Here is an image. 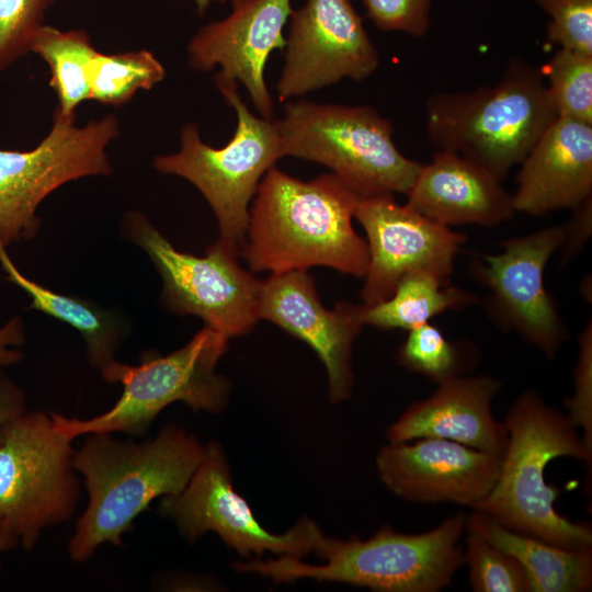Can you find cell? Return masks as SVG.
I'll list each match as a JSON object with an SVG mask.
<instances>
[{"mask_svg":"<svg viewBox=\"0 0 592 592\" xmlns=\"http://www.w3.org/2000/svg\"><path fill=\"white\" fill-rule=\"evenodd\" d=\"M565 237V223L549 226L508 239L501 242L502 252L471 264L475 280L489 289L485 307L490 318L548 357H554L569 337L544 284L546 264L560 250Z\"/></svg>","mask_w":592,"mask_h":592,"instance_id":"7c38bea8","label":"cell"},{"mask_svg":"<svg viewBox=\"0 0 592 592\" xmlns=\"http://www.w3.org/2000/svg\"><path fill=\"white\" fill-rule=\"evenodd\" d=\"M466 523L467 514L459 512L420 534L399 533L385 525L366 540L355 536L348 540L325 536L315 550L325 560L322 565L282 556L236 562L234 568L275 582L309 578L382 592H439L451 585L464 563L460 539Z\"/></svg>","mask_w":592,"mask_h":592,"instance_id":"277c9868","label":"cell"},{"mask_svg":"<svg viewBox=\"0 0 592 592\" xmlns=\"http://www.w3.org/2000/svg\"><path fill=\"white\" fill-rule=\"evenodd\" d=\"M466 530L514 557L526 573L530 592H587L592 587V546L571 549L509 530L474 511Z\"/></svg>","mask_w":592,"mask_h":592,"instance_id":"7402d4cb","label":"cell"},{"mask_svg":"<svg viewBox=\"0 0 592 592\" xmlns=\"http://www.w3.org/2000/svg\"><path fill=\"white\" fill-rule=\"evenodd\" d=\"M378 65V50L351 0H307L291 14L277 95L288 101L344 78L361 81Z\"/></svg>","mask_w":592,"mask_h":592,"instance_id":"9a60e30c","label":"cell"},{"mask_svg":"<svg viewBox=\"0 0 592 592\" xmlns=\"http://www.w3.org/2000/svg\"><path fill=\"white\" fill-rule=\"evenodd\" d=\"M579 352L573 371L574 394L565 401L570 422L582 430L585 445L592 449V322L578 339Z\"/></svg>","mask_w":592,"mask_h":592,"instance_id":"1f68e13d","label":"cell"},{"mask_svg":"<svg viewBox=\"0 0 592 592\" xmlns=\"http://www.w3.org/2000/svg\"><path fill=\"white\" fill-rule=\"evenodd\" d=\"M25 341L23 319L15 316L0 327V367L12 366L24 357L20 346Z\"/></svg>","mask_w":592,"mask_h":592,"instance_id":"e575fe53","label":"cell"},{"mask_svg":"<svg viewBox=\"0 0 592 592\" xmlns=\"http://www.w3.org/2000/svg\"><path fill=\"white\" fill-rule=\"evenodd\" d=\"M119 132L114 114L78 125L54 112L48 133L34 148L0 149V242L7 247L34 238L38 206L61 185L112 174L107 148Z\"/></svg>","mask_w":592,"mask_h":592,"instance_id":"8fae6325","label":"cell"},{"mask_svg":"<svg viewBox=\"0 0 592 592\" xmlns=\"http://www.w3.org/2000/svg\"><path fill=\"white\" fill-rule=\"evenodd\" d=\"M354 218L361 224L368 249L361 299L378 304L394 293L411 272H428L449 284L454 261L466 241L463 232L436 223L392 194L358 197Z\"/></svg>","mask_w":592,"mask_h":592,"instance_id":"5bb4252c","label":"cell"},{"mask_svg":"<svg viewBox=\"0 0 592 592\" xmlns=\"http://www.w3.org/2000/svg\"><path fill=\"white\" fill-rule=\"evenodd\" d=\"M159 512L173 520L187 540L213 531L242 557L269 550L300 559L314 553L325 538L308 519L283 535L264 530L234 490L226 458L215 442L204 446L202 460L185 488L161 498Z\"/></svg>","mask_w":592,"mask_h":592,"instance_id":"4fadbf2b","label":"cell"},{"mask_svg":"<svg viewBox=\"0 0 592 592\" xmlns=\"http://www.w3.org/2000/svg\"><path fill=\"white\" fill-rule=\"evenodd\" d=\"M204 446L174 424L144 442L90 433L73 453L84 479L88 505L68 543L75 562H86L104 544L123 545V535L150 502L181 492L198 467Z\"/></svg>","mask_w":592,"mask_h":592,"instance_id":"7a4b0ae2","label":"cell"},{"mask_svg":"<svg viewBox=\"0 0 592 592\" xmlns=\"http://www.w3.org/2000/svg\"><path fill=\"white\" fill-rule=\"evenodd\" d=\"M364 305L341 301L330 310L307 271L271 274L261 282L258 314L307 343L323 363L332 402L346 400L353 387L352 349L363 327Z\"/></svg>","mask_w":592,"mask_h":592,"instance_id":"e0dca14e","label":"cell"},{"mask_svg":"<svg viewBox=\"0 0 592 592\" xmlns=\"http://www.w3.org/2000/svg\"><path fill=\"white\" fill-rule=\"evenodd\" d=\"M508 443L491 490L471 509L502 526L571 549L592 546V530L556 511L559 490L547 485L545 468L559 457L583 460L591 467L592 449L568 417L526 390L503 420Z\"/></svg>","mask_w":592,"mask_h":592,"instance_id":"3957f363","label":"cell"},{"mask_svg":"<svg viewBox=\"0 0 592 592\" xmlns=\"http://www.w3.org/2000/svg\"><path fill=\"white\" fill-rule=\"evenodd\" d=\"M123 230L160 274L169 311L196 316L228 339L253 330L262 281L241 266L238 248L217 239L203 257L177 250L138 210L124 216Z\"/></svg>","mask_w":592,"mask_h":592,"instance_id":"30bf717a","label":"cell"},{"mask_svg":"<svg viewBox=\"0 0 592 592\" xmlns=\"http://www.w3.org/2000/svg\"><path fill=\"white\" fill-rule=\"evenodd\" d=\"M520 164L515 212L574 209L592 197V124L557 116Z\"/></svg>","mask_w":592,"mask_h":592,"instance_id":"ffe728a7","label":"cell"},{"mask_svg":"<svg viewBox=\"0 0 592 592\" xmlns=\"http://www.w3.org/2000/svg\"><path fill=\"white\" fill-rule=\"evenodd\" d=\"M367 16L384 32L421 37L430 27L431 0H362Z\"/></svg>","mask_w":592,"mask_h":592,"instance_id":"d6a6232c","label":"cell"},{"mask_svg":"<svg viewBox=\"0 0 592 592\" xmlns=\"http://www.w3.org/2000/svg\"><path fill=\"white\" fill-rule=\"evenodd\" d=\"M471 293L443 283L428 272H411L398 282L387 299L365 306L364 323L382 330H410L446 310L477 303Z\"/></svg>","mask_w":592,"mask_h":592,"instance_id":"cb8c5ba5","label":"cell"},{"mask_svg":"<svg viewBox=\"0 0 592 592\" xmlns=\"http://www.w3.org/2000/svg\"><path fill=\"white\" fill-rule=\"evenodd\" d=\"M56 0H0V72L31 53Z\"/></svg>","mask_w":592,"mask_h":592,"instance_id":"f546056e","label":"cell"},{"mask_svg":"<svg viewBox=\"0 0 592 592\" xmlns=\"http://www.w3.org/2000/svg\"><path fill=\"white\" fill-rule=\"evenodd\" d=\"M214 83L237 114L231 139L224 147L214 148L202 140L197 125L189 122L181 128L179 150L156 156L152 167L193 184L216 217L218 239L240 250L251 200L264 174L284 157L283 145L275 119L251 113L238 93V82Z\"/></svg>","mask_w":592,"mask_h":592,"instance_id":"ba28073f","label":"cell"},{"mask_svg":"<svg viewBox=\"0 0 592 592\" xmlns=\"http://www.w3.org/2000/svg\"><path fill=\"white\" fill-rule=\"evenodd\" d=\"M357 201L332 173L303 181L273 167L253 197L239 255L251 272L323 265L362 278L368 249L352 223Z\"/></svg>","mask_w":592,"mask_h":592,"instance_id":"6da1fadb","label":"cell"},{"mask_svg":"<svg viewBox=\"0 0 592 592\" xmlns=\"http://www.w3.org/2000/svg\"><path fill=\"white\" fill-rule=\"evenodd\" d=\"M225 1L226 0H193L200 15H204L213 2L224 3Z\"/></svg>","mask_w":592,"mask_h":592,"instance_id":"74e56055","label":"cell"},{"mask_svg":"<svg viewBox=\"0 0 592 592\" xmlns=\"http://www.w3.org/2000/svg\"><path fill=\"white\" fill-rule=\"evenodd\" d=\"M228 340L204 326L184 346L168 355L147 352L138 365L115 360L100 369L105 382L123 387L113 407L86 420L52 412L53 424L71 441L90 433L143 436L173 402L181 401L193 411L219 413L227 405L230 386L215 368L227 351Z\"/></svg>","mask_w":592,"mask_h":592,"instance_id":"8992f818","label":"cell"},{"mask_svg":"<svg viewBox=\"0 0 592 592\" xmlns=\"http://www.w3.org/2000/svg\"><path fill=\"white\" fill-rule=\"evenodd\" d=\"M566 237L560 248L562 263L580 252L592 231V197L572 209V217L565 223Z\"/></svg>","mask_w":592,"mask_h":592,"instance_id":"836d02e7","label":"cell"},{"mask_svg":"<svg viewBox=\"0 0 592 592\" xmlns=\"http://www.w3.org/2000/svg\"><path fill=\"white\" fill-rule=\"evenodd\" d=\"M542 72L557 116L592 124V54L559 48Z\"/></svg>","mask_w":592,"mask_h":592,"instance_id":"83f0119b","label":"cell"},{"mask_svg":"<svg viewBox=\"0 0 592 592\" xmlns=\"http://www.w3.org/2000/svg\"><path fill=\"white\" fill-rule=\"evenodd\" d=\"M231 12L213 21L186 45L189 67L198 71L220 70L213 80L240 82L260 113L274 118V101L264 69L274 49H284L283 29L294 11L291 0H231Z\"/></svg>","mask_w":592,"mask_h":592,"instance_id":"2e32d148","label":"cell"},{"mask_svg":"<svg viewBox=\"0 0 592 592\" xmlns=\"http://www.w3.org/2000/svg\"><path fill=\"white\" fill-rule=\"evenodd\" d=\"M501 388L494 377L457 376L439 384L426 399L411 403L387 430L390 443L423 437L454 441L503 456L508 431L492 413V399Z\"/></svg>","mask_w":592,"mask_h":592,"instance_id":"d6986e66","label":"cell"},{"mask_svg":"<svg viewBox=\"0 0 592 592\" xmlns=\"http://www.w3.org/2000/svg\"><path fill=\"white\" fill-rule=\"evenodd\" d=\"M275 122L284 157L329 168L358 197L407 194L422 166L399 151L391 122L371 106L286 101Z\"/></svg>","mask_w":592,"mask_h":592,"instance_id":"52a82bcc","label":"cell"},{"mask_svg":"<svg viewBox=\"0 0 592 592\" xmlns=\"http://www.w3.org/2000/svg\"><path fill=\"white\" fill-rule=\"evenodd\" d=\"M502 179L483 166L458 153L440 150L422 163L407 204L445 226L494 227L516 213Z\"/></svg>","mask_w":592,"mask_h":592,"instance_id":"44dd1931","label":"cell"},{"mask_svg":"<svg viewBox=\"0 0 592 592\" xmlns=\"http://www.w3.org/2000/svg\"><path fill=\"white\" fill-rule=\"evenodd\" d=\"M90 100L111 106L129 102L140 90H150L167 75L147 49L115 54L95 52L88 66Z\"/></svg>","mask_w":592,"mask_h":592,"instance_id":"484cf974","label":"cell"},{"mask_svg":"<svg viewBox=\"0 0 592 592\" xmlns=\"http://www.w3.org/2000/svg\"><path fill=\"white\" fill-rule=\"evenodd\" d=\"M22 388L0 367V433L3 428L26 411Z\"/></svg>","mask_w":592,"mask_h":592,"instance_id":"d590c367","label":"cell"},{"mask_svg":"<svg viewBox=\"0 0 592 592\" xmlns=\"http://www.w3.org/2000/svg\"><path fill=\"white\" fill-rule=\"evenodd\" d=\"M549 16L546 36L559 48L592 54V0H536Z\"/></svg>","mask_w":592,"mask_h":592,"instance_id":"4dcf8cb0","label":"cell"},{"mask_svg":"<svg viewBox=\"0 0 592 592\" xmlns=\"http://www.w3.org/2000/svg\"><path fill=\"white\" fill-rule=\"evenodd\" d=\"M71 440L50 414L25 411L0 433V530L31 550L42 533L71 519L80 496Z\"/></svg>","mask_w":592,"mask_h":592,"instance_id":"9c48e42d","label":"cell"},{"mask_svg":"<svg viewBox=\"0 0 592 592\" xmlns=\"http://www.w3.org/2000/svg\"><path fill=\"white\" fill-rule=\"evenodd\" d=\"M463 562L469 568L475 592H530L525 571L519 561L480 534L467 531Z\"/></svg>","mask_w":592,"mask_h":592,"instance_id":"f1b7e54d","label":"cell"},{"mask_svg":"<svg viewBox=\"0 0 592 592\" xmlns=\"http://www.w3.org/2000/svg\"><path fill=\"white\" fill-rule=\"evenodd\" d=\"M18 544L5 533L0 530V572H1V556L3 553L15 548Z\"/></svg>","mask_w":592,"mask_h":592,"instance_id":"8d00e7d4","label":"cell"},{"mask_svg":"<svg viewBox=\"0 0 592 592\" xmlns=\"http://www.w3.org/2000/svg\"><path fill=\"white\" fill-rule=\"evenodd\" d=\"M398 363L440 384L463 376L476 361L474 346L445 338L436 326L426 322L408 330L397 354Z\"/></svg>","mask_w":592,"mask_h":592,"instance_id":"4316f807","label":"cell"},{"mask_svg":"<svg viewBox=\"0 0 592 592\" xmlns=\"http://www.w3.org/2000/svg\"><path fill=\"white\" fill-rule=\"evenodd\" d=\"M556 117L542 69L519 57L509 60L493 86L436 92L425 103L430 140L501 179Z\"/></svg>","mask_w":592,"mask_h":592,"instance_id":"5b68a950","label":"cell"},{"mask_svg":"<svg viewBox=\"0 0 592 592\" xmlns=\"http://www.w3.org/2000/svg\"><path fill=\"white\" fill-rule=\"evenodd\" d=\"M0 242V264L7 280L24 291L30 309L38 310L76 329L82 337L90 365L101 369L115 361L126 327L118 316L82 297L60 294L26 277Z\"/></svg>","mask_w":592,"mask_h":592,"instance_id":"603a6c76","label":"cell"},{"mask_svg":"<svg viewBox=\"0 0 592 592\" xmlns=\"http://www.w3.org/2000/svg\"><path fill=\"white\" fill-rule=\"evenodd\" d=\"M96 49L84 30H60L44 24L31 45V53L49 67V86L58 104L54 112L67 119H76L82 102L90 100L88 66Z\"/></svg>","mask_w":592,"mask_h":592,"instance_id":"d4e9b609","label":"cell"},{"mask_svg":"<svg viewBox=\"0 0 592 592\" xmlns=\"http://www.w3.org/2000/svg\"><path fill=\"white\" fill-rule=\"evenodd\" d=\"M501 460L454 441L423 437L384 446L376 466L384 485L407 501L471 508L493 487Z\"/></svg>","mask_w":592,"mask_h":592,"instance_id":"ac0fdd59","label":"cell"}]
</instances>
